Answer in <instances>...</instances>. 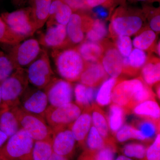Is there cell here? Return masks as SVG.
I'll use <instances>...</instances> for the list:
<instances>
[{
  "label": "cell",
  "instance_id": "obj_51",
  "mask_svg": "<svg viewBox=\"0 0 160 160\" xmlns=\"http://www.w3.org/2000/svg\"><path fill=\"white\" fill-rule=\"evenodd\" d=\"M160 85L159 84L156 87V94L159 98H160Z\"/></svg>",
  "mask_w": 160,
  "mask_h": 160
},
{
  "label": "cell",
  "instance_id": "obj_44",
  "mask_svg": "<svg viewBox=\"0 0 160 160\" xmlns=\"http://www.w3.org/2000/svg\"><path fill=\"white\" fill-rule=\"evenodd\" d=\"M72 10L75 12H83L90 10L87 6L86 0H62Z\"/></svg>",
  "mask_w": 160,
  "mask_h": 160
},
{
  "label": "cell",
  "instance_id": "obj_49",
  "mask_svg": "<svg viewBox=\"0 0 160 160\" xmlns=\"http://www.w3.org/2000/svg\"><path fill=\"white\" fill-rule=\"evenodd\" d=\"M160 41H159L158 42V43L156 47V51L157 52L158 55L160 56Z\"/></svg>",
  "mask_w": 160,
  "mask_h": 160
},
{
  "label": "cell",
  "instance_id": "obj_29",
  "mask_svg": "<svg viewBox=\"0 0 160 160\" xmlns=\"http://www.w3.org/2000/svg\"><path fill=\"white\" fill-rule=\"evenodd\" d=\"M126 114L125 109L117 104L112 103L109 107L107 119L109 129L113 136L124 125Z\"/></svg>",
  "mask_w": 160,
  "mask_h": 160
},
{
  "label": "cell",
  "instance_id": "obj_30",
  "mask_svg": "<svg viewBox=\"0 0 160 160\" xmlns=\"http://www.w3.org/2000/svg\"><path fill=\"white\" fill-rule=\"evenodd\" d=\"M118 81V78H110L105 80L102 84L96 96V101L99 106H104L110 104L112 89Z\"/></svg>",
  "mask_w": 160,
  "mask_h": 160
},
{
  "label": "cell",
  "instance_id": "obj_17",
  "mask_svg": "<svg viewBox=\"0 0 160 160\" xmlns=\"http://www.w3.org/2000/svg\"><path fill=\"white\" fill-rule=\"evenodd\" d=\"M108 74L101 62L87 63L78 81L87 86L96 87L104 80L107 79Z\"/></svg>",
  "mask_w": 160,
  "mask_h": 160
},
{
  "label": "cell",
  "instance_id": "obj_14",
  "mask_svg": "<svg viewBox=\"0 0 160 160\" xmlns=\"http://www.w3.org/2000/svg\"><path fill=\"white\" fill-rule=\"evenodd\" d=\"M76 141L69 127L52 132V151L69 158L74 153Z\"/></svg>",
  "mask_w": 160,
  "mask_h": 160
},
{
  "label": "cell",
  "instance_id": "obj_7",
  "mask_svg": "<svg viewBox=\"0 0 160 160\" xmlns=\"http://www.w3.org/2000/svg\"><path fill=\"white\" fill-rule=\"evenodd\" d=\"M82 109L75 103L54 107L49 106L45 112L44 118L52 132L69 127L82 113Z\"/></svg>",
  "mask_w": 160,
  "mask_h": 160
},
{
  "label": "cell",
  "instance_id": "obj_26",
  "mask_svg": "<svg viewBox=\"0 0 160 160\" xmlns=\"http://www.w3.org/2000/svg\"><path fill=\"white\" fill-rule=\"evenodd\" d=\"M142 79L144 82L151 87L159 82L160 63L159 59L153 58L148 59L141 71Z\"/></svg>",
  "mask_w": 160,
  "mask_h": 160
},
{
  "label": "cell",
  "instance_id": "obj_16",
  "mask_svg": "<svg viewBox=\"0 0 160 160\" xmlns=\"http://www.w3.org/2000/svg\"><path fill=\"white\" fill-rule=\"evenodd\" d=\"M104 48L101 64L107 74L111 78H118L123 73V58L115 46H109L106 48L104 46Z\"/></svg>",
  "mask_w": 160,
  "mask_h": 160
},
{
  "label": "cell",
  "instance_id": "obj_5",
  "mask_svg": "<svg viewBox=\"0 0 160 160\" xmlns=\"http://www.w3.org/2000/svg\"><path fill=\"white\" fill-rule=\"evenodd\" d=\"M10 109L17 119L21 129L27 132L34 141L51 139L52 131L44 118L25 111L20 106Z\"/></svg>",
  "mask_w": 160,
  "mask_h": 160
},
{
  "label": "cell",
  "instance_id": "obj_3",
  "mask_svg": "<svg viewBox=\"0 0 160 160\" xmlns=\"http://www.w3.org/2000/svg\"><path fill=\"white\" fill-rule=\"evenodd\" d=\"M3 107L19 106L20 99L29 86L26 69L19 68L1 83Z\"/></svg>",
  "mask_w": 160,
  "mask_h": 160
},
{
  "label": "cell",
  "instance_id": "obj_38",
  "mask_svg": "<svg viewBox=\"0 0 160 160\" xmlns=\"http://www.w3.org/2000/svg\"><path fill=\"white\" fill-rule=\"evenodd\" d=\"M15 69L5 52L0 51V83L9 77Z\"/></svg>",
  "mask_w": 160,
  "mask_h": 160
},
{
  "label": "cell",
  "instance_id": "obj_52",
  "mask_svg": "<svg viewBox=\"0 0 160 160\" xmlns=\"http://www.w3.org/2000/svg\"><path fill=\"white\" fill-rule=\"evenodd\" d=\"M133 1H137V2H151L152 1H154V0H133Z\"/></svg>",
  "mask_w": 160,
  "mask_h": 160
},
{
  "label": "cell",
  "instance_id": "obj_46",
  "mask_svg": "<svg viewBox=\"0 0 160 160\" xmlns=\"http://www.w3.org/2000/svg\"><path fill=\"white\" fill-rule=\"evenodd\" d=\"M8 139V137L2 132L0 131V148L5 144Z\"/></svg>",
  "mask_w": 160,
  "mask_h": 160
},
{
  "label": "cell",
  "instance_id": "obj_21",
  "mask_svg": "<svg viewBox=\"0 0 160 160\" xmlns=\"http://www.w3.org/2000/svg\"><path fill=\"white\" fill-rule=\"evenodd\" d=\"M148 59L145 51L135 48L132 50L128 57L123 58V73L129 75L137 74Z\"/></svg>",
  "mask_w": 160,
  "mask_h": 160
},
{
  "label": "cell",
  "instance_id": "obj_37",
  "mask_svg": "<svg viewBox=\"0 0 160 160\" xmlns=\"http://www.w3.org/2000/svg\"><path fill=\"white\" fill-rule=\"evenodd\" d=\"M147 148L140 143L132 142L126 144L122 148L124 155L129 158H134L139 160H146Z\"/></svg>",
  "mask_w": 160,
  "mask_h": 160
},
{
  "label": "cell",
  "instance_id": "obj_35",
  "mask_svg": "<svg viewBox=\"0 0 160 160\" xmlns=\"http://www.w3.org/2000/svg\"><path fill=\"white\" fill-rule=\"evenodd\" d=\"M116 139L120 142H124L128 140L137 139L142 141H146V139L133 125H123L117 131L114 136Z\"/></svg>",
  "mask_w": 160,
  "mask_h": 160
},
{
  "label": "cell",
  "instance_id": "obj_39",
  "mask_svg": "<svg viewBox=\"0 0 160 160\" xmlns=\"http://www.w3.org/2000/svg\"><path fill=\"white\" fill-rule=\"evenodd\" d=\"M74 93L76 104L82 110L91 106L87 98V86L81 83H78L75 86Z\"/></svg>",
  "mask_w": 160,
  "mask_h": 160
},
{
  "label": "cell",
  "instance_id": "obj_22",
  "mask_svg": "<svg viewBox=\"0 0 160 160\" xmlns=\"http://www.w3.org/2000/svg\"><path fill=\"white\" fill-rule=\"evenodd\" d=\"M75 48L87 63L101 62L104 52L103 45L87 40L83 41Z\"/></svg>",
  "mask_w": 160,
  "mask_h": 160
},
{
  "label": "cell",
  "instance_id": "obj_24",
  "mask_svg": "<svg viewBox=\"0 0 160 160\" xmlns=\"http://www.w3.org/2000/svg\"><path fill=\"white\" fill-rule=\"evenodd\" d=\"M132 111L134 114L142 118L152 120L160 125V107L155 99L140 103L132 109Z\"/></svg>",
  "mask_w": 160,
  "mask_h": 160
},
{
  "label": "cell",
  "instance_id": "obj_34",
  "mask_svg": "<svg viewBox=\"0 0 160 160\" xmlns=\"http://www.w3.org/2000/svg\"><path fill=\"white\" fill-rule=\"evenodd\" d=\"M114 144V143H112ZM108 144L100 134L97 129L92 125L91 128L85 141L84 147L85 150L96 151L104 148Z\"/></svg>",
  "mask_w": 160,
  "mask_h": 160
},
{
  "label": "cell",
  "instance_id": "obj_20",
  "mask_svg": "<svg viewBox=\"0 0 160 160\" xmlns=\"http://www.w3.org/2000/svg\"><path fill=\"white\" fill-rule=\"evenodd\" d=\"M73 11L62 0H52L49 17L46 22L47 27L55 24L66 26Z\"/></svg>",
  "mask_w": 160,
  "mask_h": 160
},
{
  "label": "cell",
  "instance_id": "obj_45",
  "mask_svg": "<svg viewBox=\"0 0 160 160\" xmlns=\"http://www.w3.org/2000/svg\"><path fill=\"white\" fill-rule=\"evenodd\" d=\"M48 160H69V158L57 154V153L52 152L51 156L49 158Z\"/></svg>",
  "mask_w": 160,
  "mask_h": 160
},
{
  "label": "cell",
  "instance_id": "obj_47",
  "mask_svg": "<svg viewBox=\"0 0 160 160\" xmlns=\"http://www.w3.org/2000/svg\"><path fill=\"white\" fill-rule=\"evenodd\" d=\"M115 160H132L128 157H126L125 155H120Z\"/></svg>",
  "mask_w": 160,
  "mask_h": 160
},
{
  "label": "cell",
  "instance_id": "obj_9",
  "mask_svg": "<svg viewBox=\"0 0 160 160\" xmlns=\"http://www.w3.org/2000/svg\"><path fill=\"white\" fill-rule=\"evenodd\" d=\"M0 17L12 31L26 38L32 36L38 30L30 7L3 12Z\"/></svg>",
  "mask_w": 160,
  "mask_h": 160
},
{
  "label": "cell",
  "instance_id": "obj_18",
  "mask_svg": "<svg viewBox=\"0 0 160 160\" xmlns=\"http://www.w3.org/2000/svg\"><path fill=\"white\" fill-rule=\"evenodd\" d=\"M89 111L92 126L97 129L106 142L108 144L115 143L114 139L112 136L107 117L105 112L95 103L89 107Z\"/></svg>",
  "mask_w": 160,
  "mask_h": 160
},
{
  "label": "cell",
  "instance_id": "obj_33",
  "mask_svg": "<svg viewBox=\"0 0 160 160\" xmlns=\"http://www.w3.org/2000/svg\"><path fill=\"white\" fill-rule=\"evenodd\" d=\"M26 39L24 37L12 31L0 17V44L16 45Z\"/></svg>",
  "mask_w": 160,
  "mask_h": 160
},
{
  "label": "cell",
  "instance_id": "obj_1",
  "mask_svg": "<svg viewBox=\"0 0 160 160\" xmlns=\"http://www.w3.org/2000/svg\"><path fill=\"white\" fill-rule=\"evenodd\" d=\"M144 12L141 10L121 5L115 10L111 18L109 30L115 37L130 36L141 30L144 24Z\"/></svg>",
  "mask_w": 160,
  "mask_h": 160
},
{
  "label": "cell",
  "instance_id": "obj_6",
  "mask_svg": "<svg viewBox=\"0 0 160 160\" xmlns=\"http://www.w3.org/2000/svg\"><path fill=\"white\" fill-rule=\"evenodd\" d=\"M2 45L16 69H26L39 56L42 50L38 41L35 38L25 40L16 45Z\"/></svg>",
  "mask_w": 160,
  "mask_h": 160
},
{
  "label": "cell",
  "instance_id": "obj_41",
  "mask_svg": "<svg viewBox=\"0 0 160 160\" xmlns=\"http://www.w3.org/2000/svg\"><path fill=\"white\" fill-rule=\"evenodd\" d=\"M116 46L123 58L127 57L132 50V44L129 36H119L116 37Z\"/></svg>",
  "mask_w": 160,
  "mask_h": 160
},
{
  "label": "cell",
  "instance_id": "obj_31",
  "mask_svg": "<svg viewBox=\"0 0 160 160\" xmlns=\"http://www.w3.org/2000/svg\"><path fill=\"white\" fill-rule=\"evenodd\" d=\"M52 152V138L34 141L31 160H48Z\"/></svg>",
  "mask_w": 160,
  "mask_h": 160
},
{
  "label": "cell",
  "instance_id": "obj_50",
  "mask_svg": "<svg viewBox=\"0 0 160 160\" xmlns=\"http://www.w3.org/2000/svg\"><path fill=\"white\" fill-rule=\"evenodd\" d=\"M3 108L2 100V92H1V83H0V109Z\"/></svg>",
  "mask_w": 160,
  "mask_h": 160
},
{
  "label": "cell",
  "instance_id": "obj_40",
  "mask_svg": "<svg viewBox=\"0 0 160 160\" xmlns=\"http://www.w3.org/2000/svg\"><path fill=\"white\" fill-rule=\"evenodd\" d=\"M87 6L89 9L102 7L112 11L118 5L126 4V0H86Z\"/></svg>",
  "mask_w": 160,
  "mask_h": 160
},
{
  "label": "cell",
  "instance_id": "obj_19",
  "mask_svg": "<svg viewBox=\"0 0 160 160\" xmlns=\"http://www.w3.org/2000/svg\"><path fill=\"white\" fill-rule=\"evenodd\" d=\"M89 107L83 109L79 116L69 126L76 141L80 146L83 147L92 125Z\"/></svg>",
  "mask_w": 160,
  "mask_h": 160
},
{
  "label": "cell",
  "instance_id": "obj_13",
  "mask_svg": "<svg viewBox=\"0 0 160 160\" xmlns=\"http://www.w3.org/2000/svg\"><path fill=\"white\" fill-rule=\"evenodd\" d=\"M46 31L40 36V45L52 50L65 49L69 44L66 26L55 24L47 27Z\"/></svg>",
  "mask_w": 160,
  "mask_h": 160
},
{
  "label": "cell",
  "instance_id": "obj_8",
  "mask_svg": "<svg viewBox=\"0 0 160 160\" xmlns=\"http://www.w3.org/2000/svg\"><path fill=\"white\" fill-rule=\"evenodd\" d=\"M29 83L38 89L44 90L55 77L52 69L49 54L46 49L26 69Z\"/></svg>",
  "mask_w": 160,
  "mask_h": 160
},
{
  "label": "cell",
  "instance_id": "obj_32",
  "mask_svg": "<svg viewBox=\"0 0 160 160\" xmlns=\"http://www.w3.org/2000/svg\"><path fill=\"white\" fill-rule=\"evenodd\" d=\"M156 32L151 29H147L136 36L132 41V45L135 48L143 51L150 50L154 46L156 40Z\"/></svg>",
  "mask_w": 160,
  "mask_h": 160
},
{
  "label": "cell",
  "instance_id": "obj_10",
  "mask_svg": "<svg viewBox=\"0 0 160 160\" xmlns=\"http://www.w3.org/2000/svg\"><path fill=\"white\" fill-rule=\"evenodd\" d=\"M145 84L141 78L118 81L112 89V102L123 107L126 114L130 113L129 107L135 94Z\"/></svg>",
  "mask_w": 160,
  "mask_h": 160
},
{
  "label": "cell",
  "instance_id": "obj_15",
  "mask_svg": "<svg viewBox=\"0 0 160 160\" xmlns=\"http://www.w3.org/2000/svg\"><path fill=\"white\" fill-rule=\"evenodd\" d=\"M91 18L82 12H72L66 26L69 43L80 44L85 38V33Z\"/></svg>",
  "mask_w": 160,
  "mask_h": 160
},
{
  "label": "cell",
  "instance_id": "obj_12",
  "mask_svg": "<svg viewBox=\"0 0 160 160\" xmlns=\"http://www.w3.org/2000/svg\"><path fill=\"white\" fill-rule=\"evenodd\" d=\"M49 105L44 90L29 86L20 99L19 106L25 111L44 118Z\"/></svg>",
  "mask_w": 160,
  "mask_h": 160
},
{
  "label": "cell",
  "instance_id": "obj_25",
  "mask_svg": "<svg viewBox=\"0 0 160 160\" xmlns=\"http://www.w3.org/2000/svg\"><path fill=\"white\" fill-rule=\"evenodd\" d=\"M20 129L17 119L11 109L3 107L0 109V131L9 138Z\"/></svg>",
  "mask_w": 160,
  "mask_h": 160
},
{
  "label": "cell",
  "instance_id": "obj_2",
  "mask_svg": "<svg viewBox=\"0 0 160 160\" xmlns=\"http://www.w3.org/2000/svg\"><path fill=\"white\" fill-rule=\"evenodd\" d=\"M52 56L63 79L71 83L79 81L86 63L75 48L52 50Z\"/></svg>",
  "mask_w": 160,
  "mask_h": 160
},
{
  "label": "cell",
  "instance_id": "obj_28",
  "mask_svg": "<svg viewBox=\"0 0 160 160\" xmlns=\"http://www.w3.org/2000/svg\"><path fill=\"white\" fill-rule=\"evenodd\" d=\"M108 28L105 22L101 19H92L86 32L87 41L98 42L107 35Z\"/></svg>",
  "mask_w": 160,
  "mask_h": 160
},
{
  "label": "cell",
  "instance_id": "obj_4",
  "mask_svg": "<svg viewBox=\"0 0 160 160\" xmlns=\"http://www.w3.org/2000/svg\"><path fill=\"white\" fill-rule=\"evenodd\" d=\"M34 142L27 132L20 129L0 148V160H31Z\"/></svg>",
  "mask_w": 160,
  "mask_h": 160
},
{
  "label": "cell",
  "instance_id": "obj_27",
  "mask_svg": "<svg viewBox=\"0 0 160 160\" xmlns=\"http://www.w3.org/2000/svg\"><path fill=\"white\" fill-rule=\"evenodd\" d=\"M116 151L115 143L108 144L96 151L84 150L78 160H114Z\"/></svg>",
  "mask_w": 160,
  "mask_h": 160
},
{
  "label": "cell",
  "instance_id": "obj_42",
  "mask_svg": "<svg viewBox=\"0 0 160 160\" xmlns=\"http://www.w3.org/2000/svg\"><path fill=\"white\" fill-rule=\"evenodd\" d=\"M144 14L147 15L150 18L149 26L152 30L155 32H158L160 31V9H152L146 7L143 10Z\"/></svg>",
  "mask_w": 160,
  "mask_h": 160
},
{
  "label": "cell",
  "instance_id": "obj_23",
  "mask_svg": "<svg viewBox=\"0 0 160 160\" xmlns=\"http://www.w3.org/2000/svg\"><path fill=\"white\" fill-rule=\"evenodd\" d=\"M52 1L29 0L32 15L38 30L42 28L47 22Z\"/></svg>",
  "mask_w": 160,
  "mask_h": 160
},
{
  "label": "cell",
  "instance_id": "obj_43",
  "mask_svg": "<svg viewBox=\"0 0 160 160\" xmlns=\"http://www.w3.org/2000/svg\"><path fill=\"white\" fill-rule=\"evenodd\" d=\"M146 160H160V135L158 133L154 142L146 152Z\"/></svg>",
  "mask_w": 160,
  "mask_h": 160
},
{
  "label": "cell",
  "instance_id": "obj_48",
  "mask_svg": "<svg viewBox=\"0 0 160 160\" xmlns=\"http://www.w3.org/2000/svg\"><path fill=\"white\" fill-rule=\"evenodd\" d=\"M11 1L16 6H19L24 2V0H11Z\"/></svg>",
  "mask_w": 160,
  "mask_h": 160
},
{
  "label": "cell",
  "instance_id": "obj_11",
  "mask_svg": "<svg viewBox=\"0 0 160 160\" xmlns=\"http://www.w3.org/2000/svg\"><path fill=\"white\" fill-rule=\"evenodd\" d=\"M49 106L58 107L72 102L73 90L70 82L55 78L45 89Z\"/></svg>",
  "mask_w": 160,
  "mask_h": 160
},
{
  "label": "cell",
  "instance_id": "obj_36",
  "mask_svg": "<svg viewBox=\"0 0 160 160\" xmlns=\"http://www.w3.org/2000/svg\"><path fill=\"white\" fill-rule=\"evenodd\" d=\"M135 125V127L141 132L146 141L151 140L156 135L159 133L160 125L152 120L142 118L137 121Z\"/></svg>",
  "mask_w": 160,
  "mask_h": 160
}]
</instances>
